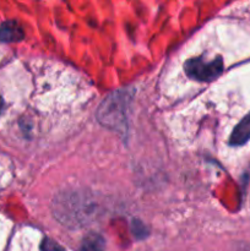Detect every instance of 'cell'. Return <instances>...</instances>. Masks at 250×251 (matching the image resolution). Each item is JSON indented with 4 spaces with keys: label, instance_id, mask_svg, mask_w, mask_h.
<instances>
[{
    "label": "cell",
    "instance_id": "6da1fadb",
    "mask_svg": "<svg viewBox=\"0 0 250 251\" xmlns=\"http://www.w3.org/2000/svg\"><path fill=\"white\" fill-rule=\"evenodd\" d=\"M51 208L59 222L65 227L77 229L95 221L100 206L88 191L68 190L54 198Z\"/></svg>",
    "mask_w": 250,
    "mask_h": 251
},
{
    "label": "cell",
    "instance_id": "7a4b0ae2",
    "mask_svg": "<svg viewBox=\"0 0 250 251\" xmlns=\"http://www.w3.org/2000/svg\"><path fill=\"white\" fill-rule=\"evenodd\" d=\"M131 95L127 90H119L108 96L97 110V119L108 129L124 132L126 129V112Z\"/></svg>",
    "mask_w": 250,
    "mask_h": 251
},
{
    "label": "cell",
    "instance_id": "3957f363",
    "mask_svg": "<svg viewBox=\"0 0 250 251\" xmlns=\"http://www.w3.org/2000/svg\"><path fill=\"white\" fill-rule=\"evenodd\" d=\"M184 70L193 80L210 82L223 73V60L220 56L210 61L202 58H194L186 61Z\"/></svg>",
    "mask_w": 250,
    "mask_h": 251
},
{
    "label": "cell",
    "instance_id": "277c9868",
    "mask_svg": "<svg viewBox=\"0 0 250 251\" xmlns=\"http://www.w3.org/2000/svg\"><path fill=\"white\" fill-rule=\"evenodd\" d=\"M25 32L16 21H5L0 25V42L11 43L24 39Z\"/></svg>",
    "mask_w": 250,
    "mask_h": 251
},
{
    "label": "cell",
    "instance_id": "5b68a950",
    "mask_svg": "<svg viewBox=\"0 0 250 251\" xmlns=\"http://www.w3.org/2000/svg\"><path fill=\"white\" fill-rule=\"evenodd\" d=\"M250 140V113L234 127L229 139L230 146H242Z\"/></svg>",
    "mask_w": 250,
    "mask_h": 251
},
{
    "label": "cell",
    "instance_id": "8992f818",
    "mask_svg": "<svg viewBox=\"0 0 250 251\" xmlns=\"http://www.w3.org/2000/svg\"><path fill=\"white\" fill-rule=\"evenodd\" d=\"M104 247L105 242L102 235H100L98 233H90L83 238L80 251H103Z\"/></svg>",
    "mask_w": 250,
    "mask_h": 251
},
{
    "label": "cell",
    "instance_id": "52a82bcc",
    "mask_svg": "<svg viewBox=\"0 0 250 251\" xmlns=\"http://www.w3.org/2000/svg\"><path fill=\"white\" fill-rule=\"evenodd\" d=\"M41 251H65V249L59 243H56L55 240L47 238L42 242Z\"/></svg>",
    "mask_w": 250,
    "mask_h": 251
},
{
    "label": "cell",
    "instance_id": "ba28073f",
    "mask_svg": "<svg viewBox=\"0 0 250 251\" xmlns=\"http://www.w3.org/2000/svg\"><path fill=\"white\" fill-rule=\"evenodd\" d=\"M132 232H134V235L137 239H142V238L147 237L146 227L137 220L132 221Z\"/></svg>",
    "mask_w": 250,
    "mask_h": 251
},
{
    "label": "cell",
    "instance_id": "9c48e42d",
    "mask_svg": "<svg viewBox=\"0 0 250 251\" xmlns=\"http://www.w3.org/2000/svg\"><path fill=\"white\" fill-rule=\"evenodd\" d=\"M0 105H1V102H0Z\"/></svg>",
    "mask_w": 250,
    "mask_h": 251
}]
</instances>
